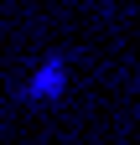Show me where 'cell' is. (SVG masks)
I'll return each mask as SVG.
<instances>
[{
    "instance_id": "1",
    "label": "cell",
    "mask_w": 140,
    "mask_h": 145,
    "mask_svg": "<svg viewBox=\"0 0 140 145\" xmlns=\"http://www.w3.org/2000/svg\"><path fill=\"white\" fill-rule=\"evenodd\" d=\"M62 88H67V62L52 57V62L37 67V78L21 88V99H26V104H52V99H62Z\"/></svg>"
}]
</instances>
